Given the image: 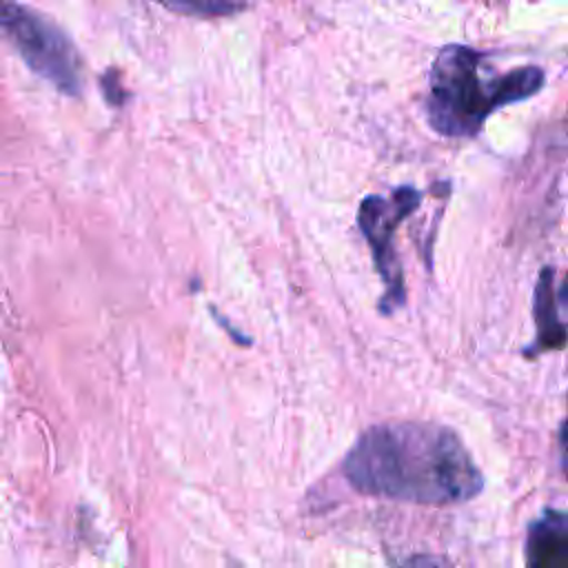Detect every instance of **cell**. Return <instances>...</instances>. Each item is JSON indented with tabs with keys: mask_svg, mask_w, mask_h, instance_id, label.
I'll return each instance as SVG.
<instances>
[{
	"mask_svg": "<svg viewBox=\"0 0 568 568\" xmlns=\"http://www.w3.org/2000/svg\"><path fill=\"white\" fill-rule=\"evenodd\" d=\"M561 450H564V468L568 473V424L561 428Z\"/></svg>",
	"mask_w": 568,
	"mask_h": 568,
	"instance_id": "obj_10",
	"label": "cell"
},
{
	"mask_svg": "<svg viewBox=\"0 0 568 568\" xmlns=\"http://www.w3.org/2000/svg\"><path fill=\"white\" fill-rule=\"evenodd\" d=\"M561 297L566 300V304H568V275H566V280H564V288H561Z\"/></svg>",
	"mask_w": 568,
	"mask_h": 568,
	"instance_id": "obj_11",
	"label": "cell"
},
{
	"mask_svg": "<svg viewBox=\"0 0 568 568\" xmlns=\"http://www.w3.org/2000/svg\"><path fill=\"white\" fill-rule=\"evenodd\" d=\"M102 89H104V98L111 102V104H122L124 102V91L120 87V80H118V73L115 71H106L102 75Z\"/></svg>",
	"mask_w": 568,
	"mask_h": 568,
	"instance_id": "obj_9",
	"label": "cell"
},
{
	"mask_svg": "<svg viewBox=\"0 0 568 568\" xmlns=\"http://www.w3.org/2000/svg\"><path fill=\"white\" fill-rule=\"evenodd\" d=\"M422 193L413 186H399L388 200L368 195L359 204L357 224L366 237L379 277L384 280V295L379 297V311L393 313L404 304V275L393 248L395 229L419 206Z\"/></svg>",
	"mask_w": 568,
	"mask_h": 568,
	"instance_id": "obj_4",
	"label": "cell"
},
{
	"mask_svg": "<svg viewBox=\"0 0 568 568\" xmlns=\"http://www.w3.org/2000/svg\"><path fill=\"white\" fill-rule=\"evenodd\" d=\"M526 564L535 568H568V513H546L530 526Z\"/></svg>",
	"mask_w": 568,
	"mask_h": 568,
	"instance_id": "obj_5",
	"label": "cell"
},
{
	"mask_svg": "<svg viewBox=\"0 0 568 568\" xmlns=\"http://www.w3.org/2000/svg\"><path fill=\"white\" fill-rule=\"evenodd\" d=\"M162 7L200 18H215V16H231L242 11L244 0H155Z\"/></svg>",
	"mask_w": 568,
	"mask_h": 568,
	"instance_id": "obj_8",
	"label": "cell"
},
{
	"mask_svg": "<svg viewBox=\"0 0 568 568\" xmlns=\"http://www.w3.org/2000/svg\"><path fill=\"white\" fill-rule=\"evenodd\" d=\"M348 484L371 497L455 504L475 497L484 477L462 439L437 424H377L344 457Z\"/></svg>",
	"mask_w": 568,
	"mask_h": 568,
	"instance_id": "obj_1",
	"label": "cell"
},
{
	"mask_svg": "<svg viewBox=\"0 0 568 568\" xmlns=\"http://www.w3.org/2000/svg\"><path fill=\"white\" fill-rule=\"evenodd\" d=\"M544 87V71L539 67H519L495 78V93L499 106L521 102Z\"/></svg>",
	"mask_w": 568,
	"mask_h": 568,
	"instance_id": "obj_7",
	"label": "cell"
},
{
	"mask_svg": "<svg viewBox=\"0 0 568 568\" xmlns=\"http://www.w3.org/2000/svg\"><path fill=\"white\" fill-rule=\"evenodd\" d=\"M481 53L464 44H446L433 60L426 115L446 138H470L499 106L495 78L481 82Z\"/></svg>",
	"mask_w": 568,
	"mask_h": 568,
	"instance_id": "obj_2",
	"label": "cell"
},
{
	"mask_svg": "<svg viewBox=\"0 0 568 568\" xmlns=\"http://www.w3.org/2000/svg\"><path fill=\"white\" fill-rule=\"evenodd\" d=\"M0 33L13 42L22 60L62 93L78 95L82 64L71 40L44 16L16 0H0Z\"/></svg>",
	"mask_w": 568,
	"mask_h": 568,
	"instance_id": "obj_3",
	"label": "cell"
},
{
	"mask_svg": "<svg viewBox=\"0 0 568 568\" xmlns=\"http://www.w3.org/2000/svg\"><path fill=\"white\" fill-rule=\"evenodd\" d=\"M552 268L546 266L539 271L535 297H532V315H535V344L528 346L524 353L532 357L535 353L544 351H557L566 346V328L561 326L557 317V304H555V291H552Z\"/></svg>",
	"mask_w": 568,
	"mask_h": 568,
	"instance_id": "obj_6",
	"label": "cell"
}]
</instances>
